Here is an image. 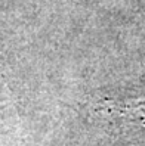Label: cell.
<instances>
[{"label":"cell","mask_w":145,"mask_h":146,"mask_svg":"<svg viewBox=\"0 0 145 146\" xmlns=\"http://www.w3.org/2000/svg\"><path fill=\"white\" fill-rule=\"evenodd\" d=\"M120 108L127 114L136 128L145 130V80L136 87L124 92Z\"/></svg>","instance_id":"1"}]
</instances>
